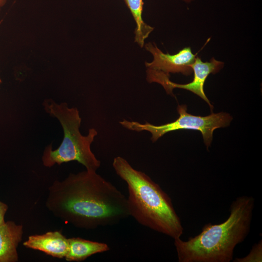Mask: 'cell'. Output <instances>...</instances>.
Instances as JSON below:
<instances>
[{"label": "cell", "instance_id": "obj_14", "mask_svg": "<svg viewBox=\"0 0 262 262\" xmlns=\"http://www.w3.org/2000/svg\"><path fill=\"white\" fill-rule=\"evenodd\" d=\"M7 0H0V11L1 8L5 5L6 3Z\"/></svg>", "mask_w": 262, "mask_h": 262}, {"label": "cell", "instance_id": "obj_4", "mask_svg": "<svg viewBox=\"0 0 262 262\" xmlns=\"http://www.w3.org/2000/svg\"><path fill=\"white\" fill-rule=\"evenodd\" d=\"M45 112L58 119L63 130L64 137L61 144L56 149L52 144L46 146L42 157L43 165L51 167L71 161H77L86 170L96 171L100 166L91 149V145L97 135L94 128H90L86 135L80 131L82 118L76 107H69L66 102L58 103L53 100L46 99L42 103Z\"/></svg>", "mask_w": 262, "mask_h": 262}, {"label": "cell", "instance_id": "obj_10", "mask_svg": "<svg viewBox=\"0 0 262 262\" xmlns=\"http://www.w3.org/2000/svg\"><path fill=\"white\" fill-rule=\"evenodd\" d=\"M69 247L65 257L68 262H82L93 255L108 251L105 243L92 241L80 237L68 238Z\"/></svg>", "mask_w": 262, "mask_h": 262}, {"label": "cell", "instance_id": "obj_2", "mask_svg": "<svg viewBox=\"0 0 262 262\" xmlns=\"http://www.w3.org/2000/svg\"><path fill=\"white\" fill-rule=\"evenodd\" d=\"M255 199L238 197L230 207V214L219 224L209 223L198 235L187 241L174 239L179 262H230L235 246L249 233Z\"/></svg>", "mask_w": 262, "mask_h": 262}, {"label": "cell", "instance_id": "obj_7", "mask_svg": "<svg viewBox=\"0 0 262 262\" xmlns=\"http://www.w3.org/2000/svg\"><path fill=\"white\" fill-rule=\"evenodd\" d=\"M145 48L153 57L151 62L145 63L147 68L161 72L169 78L170 73L189 76L193 73L189 66L194 61L197 53L193 54L190 47H185L173 55L164 53L155 43L149 42L145 45Z\"/></svg>", "mask_w": 262, "mask_h": 262}, {"label": "cell", "instance_id": "obj_15", "mask_svg": "<svg viewBox=\"0 0 262 262\" xmlns=\"http://www.w3.org/2000/svg\"><path fill=\"white\" fill-rule=\"evenodd\" d=\"M186 3H190L191 2H192V1H193L194 0H181Z\"/></svg>", "mask_w": 262, "mask_h": 262}, {"label": "cell", "instance_id": "obj_5", "mask_svg": "<svg viewBox=\"0 0 262 262\" xmlns=\"http://www.w3.org/2000/svg\"><path fill=\"white\" fill-rule=\"evenodd\" d=\"M186 105H179L177 111L179 117L173 122L161 125H154L146 122L123 119L119 123L124 128L132 131H147L151 134L152 142H156L165 133L181 129L193 130L200 131L205 145L208 148L213 140V131L218 128L228 126L232 117L228 113H213L206 116H196L187 112Z\"/></svg>", "mask_w": 262, "mask_h": 262}, {"label": "cell", "instance_id": "obj_9", "mask_svg": "<svg viewBox=\"0 0 262 262\" xmlns=\"http://www.w3.org/2000/svg\"><path fill=\"white\" fill-rule=\"evenodd\" d=\"M23 226L8 221L0 225V262L18 260L17 246L22 240Z\"/></svg>", "mask_w": 262, "mask_h": 262}, {"label": "cell", "instance_id": "obj_13", "mask_svg": "<svg viewBox=\"0 0 262 262\" xmlns=\"http://www.w3.org/2000/svg\"><path fill=\"white\" fill-rule=\"evenodd\" d=\"M8 205L0 201V225L5 222L4 216L8 210Z\"/></svg>", "mask_w": 262, "mask_h": 262}, {"label": "cell", "instance_id": "obj_1", "mask_svg": "<svg viewBox=\"0 0 262 262\" xmlns=\"http://www.w3.org/2000/svg\"><path fill=\"white\" fill-rule=\"evenodd\" d=\"M48 190V210L78 228L113 225L130 216L127 197L96 171L70 173L54 181Z\"/></svg>", "mask_w": 262, "mask_h": 262}, {"label": "cell", "instance_id": "obj_6", "mask_svg": "<svg viewBox=\"0 0 262 262\" xmlns=\"http://www.w3.org/2000/svg\"><path fill=\"white\" fill-rule=\"evenodd\" d=\"M223 62L216 60L213 57L210 62H203L201 59L196 56L194 61L190 65L194 77L192 81L186 84H178L172 82L170 78L162 73L147 69V80L149 82H157L162 85L168 94L174 95L172 90L174 88H178L191 91L197 95L205 101L210 106L212 112L213 106L211 104L207 98L204 91L205 82L210 74H215L218 72L224 66Z\"/></svg>", "mask_w": 262, "mask_h": 262}, {"label": "cell", "instance_id": "obj_3", "mask_svg": "<svg viewBox=\"0 0 262 262\" xmlns=\"http://www.w3.org/2000/svg\"><path fill=\"white\" fill-rule=\"evenodd\" d=\"M113 166L127 184L130 216L142 226L173 239L180 238L184 229L181 221L171 199L160 186L120 156L114 159Z\"/></svg>", "mask_w": 262, "mask_h": 262}, {"label": "cell", "instance_id": "obj_12", "mask_svg": "<svg viewBox=\"0 0 262 262\" xmlns=\"http://www.w3.org/2000/svg\"><path fill=\"white\" fill-rule=\"evenodd\" d=\"M262 240L253 246L250 253L245 257L236 258L234 262H262Z\"/></svg>", "mask_w": 262, "mask_h": 262}, {"label": "cell", "instance_id": "obj_11", "mask_svg": "<svg viewBox=\"0 0 262 262\" xmlns=\"http://www.w3.org/2000/svg\"><path fill=\"white\" fill-rule=\"evenodd\" d=\"M124 1L136 23L134 41L142 48L144 45L145 40L148 37L154 29L153 27L146 23L143 19V0H124Z\"/></svg>", "mask_w": 262, "mask_h": 262}, {"label": "cell", "instance_id": "obj_8", "mask_svg": "<svg viewBox=\"0 0 262 262\" xmlns=\"http://www.w3.org/2000/svg\"><path fill=\"white\" fill-rule=\"evenodd\" d=\"M23 245L28 248L37 250L57 258L66 255L69 247L68 238L58 231H49L40 235L28 237Z\"/></svg>", "mask_w": 262, "mask_h": 262}, {"label": "cell", "instance_id": "obj_16", "mask_svg": "<svg viewBox=\"0 0 262 262\" xmlns=\"http://www.w3.org/2000/svg\"><path fill=\"white\" fill-rule=\"evenodd\" d=\"M2 20L0 21V25L1 23H2ZM1 82H2V81H1V78H0V84L1 83Z\"/></svg>", "mask_w": 262, "mask_h": 262}]
</instances>
